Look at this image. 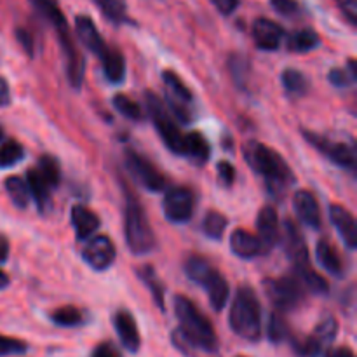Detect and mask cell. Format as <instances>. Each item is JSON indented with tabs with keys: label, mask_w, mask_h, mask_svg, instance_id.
Returning <instances> with one entry per match:
<instances>
[{
	"label": "cell",
	"mask_w": 357,
	"mask_h": 357,
	"mask_svg": "<svg viewBox=\"0 0 357 357\" xmlns=\"http://www.w3.org/2000/svg\"><path fill=\"white\" fill-rule=\"evenodd\" d=\"M173 305L178 323H180V328L171 335L174 347H178L187 356H190L192 351H202L206 354L218 352L220 344L215 328L211 321L195 307V303L187 296L176 295Z\"/></svg>",
	"instance_id": "obj_1"
},
{
	"label": "cell",
	"mask_w": 357,
	"mask_h": 357,
	"mask_svg": "<svg viewBox=\"0 0 357 357\" xmlns=\"http://www.w3.org/2000/svg\"><path fill=\"white\" fill-rule=\"evenodd\" d=\"M244 159L255 173L265 176L267 188L274 197L281 199L282 192L295 181L291 169L275 150L260 142H248L244 145Z\"/></svg>",
	"instance_id": "obj_2"
},
{
	"label": "cell",
	"mask_w": 357,
	"mask_h": 357,
	"mask_svg": "<svg viewBox=\"0 0 357 357\" xmlns=\"http://www.w3.org/2000/svg\"><path fill=\"white\" fill-rule=\"evenodd\" d=\"M229 326L239 338L258 342L261 337V309L258 296L250 286L237 289L229 314Z\"/></svg>",
	"instance_id": "obj_3"
},
{
	"label": "cell",
	"mask_w": 357,
	"mask_h": 357,
	"mask_svg": "<svg viewBox=\"0 0 357 357\" xmlns=\"http://www.w3.org/2000/svg\"><path fill=\"white\" fill-rule=\"evenodd\" d=\"M126 243H128L131 253L143 257L153 251L155 248V234H153L152 225L149 222L145 209L139 202L129 201L126 206Z\"/></svg>",
	"instance_id": "obj_4"
},
{
	"label": "cell",
	"mask_w": 357,
	"mask_h": 357,
	"mask_svg": "<svg viewBox=\"0 0 357 357\" xmlns=\"http://www.w3.org/2000/svg\"><path fill=\"white\" fill-rule=\"evenodd\" d=\"M145 101L146 108H149V115L152 119L153 126H155L157 132H159L160 139L166 143V146L171 152L176 153V155H183L185 135L181 132L176 119L171 115V112L164 107L162 100L155 96L152 91L145 93Z\"/></svg>",
	"instance_id": "obj_5"
},
{
	"label": "cell",
	"mask_w": 357,
	"mask_h": 357,
	"mask_svg": "<svg viewBox=\"0 0 357 357\" xmlns=\"http://www.w3.org/2000/svg\"><path fill=\"white\" fill-rule=\"evenodd\" d=\"M264 289L272 305L281 312L295 310L303 300V286L296 278L286 275L279 279H265Z\"/></svg>",
	"instance_id": "obj_6"
},
{
	"label": "cell",
	"mask_w": 357,
	"mask_h": 357,
	"mask_svg": "<svg viewBox=\"0 0 357 357\" xmlns=\"http://www.w3.org/2000/svg\"><path fill=\"white\" fill-rule=\"evenodd\" d=\"M338 335V321L335 317L328 316L314 328L312 333L303 340L293 342L296 354L300 357H319L323 352L328 351L333 340Z\"/></svg>",
	"instance_id": "obj_7"
},
{
	"label": "cell",
	"mask_w": 357,
	"mask_h": 357,
	"mask_svg": "<svg viewBox=\"0 0 357 357\" xmlns=\"http://www.w3.org/2000/svg\"><path fill=\"white\" fill-rule=\"evenodd\" d=\"M303 138H305L314 149L319 150L323 155H326L328 159L333 160L337 166L345 167V169H356L357 155L354 145L345 142H331V139L310 131H303Z\"/></svg>",
	"instance_id": "obj_8"
},
{
	"label": "cell",
	"mask_w": 357,
	"mask_h": 357,
	"mask_svg": "<svg viewBox=\"0 0 357 357\" xmlns=\"http://www.w3.org/2000/svg\"><path fill=\"white\" fill-rule=\"evenodd\" d=\"M124 162L128 167L129 174L142 185L143 188L150 192H160L166 185L162 173L153 166L152 162L145 159L143 155H139L135 150H126L124 153Z\"/></svg>",
	"instance_id": "obj_9"
},
{
	"label": "cell",
	"mask_w": 357,
	"mask_h": 357,
	"mask_svg": "<svg viewBox=\"0 0 357 357\" xmlns=\"http://www.w3.org/2000/svg\"><path fill=\"white\" fill-rule=\"evenodd\" d=\"M162 211L167 222L187 223L194 215V195L187 187H173L166 192Z\"/></svg>",
	"instance_id": "obj_10"
},
{
	"label": "cell",
	"mask_w": 357,
	"mask_h": 357,
	"mask_svg": "<svg viewBox=\"0 0 357 357\" xmlns=\"http://www.w3.org/2000/svg\"><path fill=\"white\" fill-rule=\"evenodd\" d=\"M117 250L115 244L112 243L110 237L96 236L87 243V246L82 250V258L91 268L94 271H107L114 265Z\"/></svg>",
	"instance_id": "obj_11"
},
{
	"label": "cell",
	"mask_w": 357,
	"mask_h": 357,
	"mask_svg": "<svg viewBox=\"0 0 357 357\" xmlns=\"http://www.w3.org/2000/svg\"><path fill=\"white\" fill-rule=\"evenodd\" d=\"M282 243H284L286 255L293 261L295 268L310 264L305 239L302 237L298 227H296V223L293 220H286L284 225H282Z\"/></svg>",
	"instance_id": "obj_12"
},
{
	"label": "cell",
	"mask_w": 357,
	"mask_h": 357,
	"mask_svg": "<svg viewBox=\"0 0 357 357\" xmlns=\"http://www.w3.org/2000/svg\"><path fill=\"white\" fill-rule=\"evenodd\" d=\"M114 328L117 331V337L121 340L122 347L131 354H136L142 347V337H139L138 324H136L135 317L131 312L121 309L115 312L114 316Z\"/></svg>",
	"instance_id": "obj_13"
},
{
	"label": "cell",
	"mask_w": 357,
	"mask_h": 357,
	"mask_svg": "<svg viewBox=\"0 0 357 357\" xmlns=\"http://www.w3.org/2000/svg\"><path fill=\"white\" fill-rule=\"evenodd\" d=\"M75 33L77 37H79L80 44H82L89 52H94L100 59L103 58V56L107 54L108 49H110L105 44L103 37H101L96 24H94V21L91 20L89 16H84L82 14V16L75 17Z\"/></svg>",
	"instance_id": "obj_14"
},
{
	"label": "cell",
	"mask_w": 357,
	"mask_h": 357,
	"mask_svg": "<svg viewBox=\"0 0 357 357\" xmlns=\"http://www.w3.org/2000/svg\"><path fill=\"white\" fill-rule=\"evenodd\" d=\"M284 28L267 17H258L253 24L255 44L261 51H275L284 38Z\"/></svg>",
	"instance_id": "obj_15"
},
{
	"label": "cell",
	"mask_w": 357,
	"mask_h": 357,
	"mask_svg": "<svg viewBox=\"0 0 357 357\" xmlns=\"http://www.w3.org/2000/svg\"><path fill=\"white\" fill-rule=\"evenodd\" d=\"M330 220L337 232L340 234L342 241L349 250H356L357 248V225L356 218L349 209L344 206L333 204L330 206Z\"/></svg>",
	"instance_id": "obj_16"
},
{
	"label": "cell",
	"mask_w": 357,
	"mask_h": 357,
	"mask_svg": "<svg viewBox=\"0 0 357 357\" xmlns=\"http://www.w3.org/2000/svg\"><path fill=\"white\" fill-rule=\"evenodd\" d=\"M257 229H258V239H260L261 250H271L275 246L279 241V216L274 206H265L257 216Z\"/></svg>",
	"instance_id": "obj_17"
},
{
	"label": "cell",
	"mask_w": 357,
	"mask_h": 357,
	"mask_svg": "<svg viewBox=\"0 0 357 357\" xmlns=\"http://www.w3.org/2000/svg\"><path fill=\"white\" fill-rule=\"evenodd\" d=\"M293 209L298 216L300 223L309 229H319L321 227V211L316 197L309 190H298L293 197Z\"/></svg>",
	"instance_id": "obj_18"
},
{
	"label": "cell",
	"mask_w": 357,
	"mask_h": 357,
	"mask_svg": "<svg viewBox=\"0 0 357 357\" xmlns=\"http://www.w3.org/2000/svg\"><path fill=\"white\" fill-rule=\"evenodd\" d=\"M230 250H232L236 257L243 258V260L257 258L264 251L261 250L260 239L243 229H237L232 232V236H230Z\"/></svg>",
	"instance_id": "obj_19"
},
{
	"label": "cell",
	"mask_w": 357,
	"mask_h": 357,
	"mask_svg": "<svg viewBox=\"0 0 357 357\" xmlns=\"http://www.w3.org/2000/svg\"><path fill=\"white\" fill-rule=\"evenodd\" d=\"M70 218H72V225L79 241L89 239L100 229V218L96 216V213L87 209L86 206H73Z\"/></svg>",
	"instance_id": "obj_20"
},
{
	"label": "cell",
	"mask_w": 357,
	"mask_h": 357,
	"mask_svg": "<svg viewBox=\"0 0 357 357\" xmlns=\"http://www.w3.org/2000/svg\"><path fill=\"white\" fill-rule=\"evenodd\" d=\"M202 288H206V291H208L209 303H211L213 310L222 312L230 298V288L229 282L225 281V278L215 268V272L204 281Z\"/></svg>",
	"instance_id": "obj_21"
},
{
	"label": "cell",
	"mask_w": 357,
	"mask_h": 357,
	"mask_svg": "<svg viewBox=\"0 0 357 357\" xmlns=\"http://www.w3.org/2000/svg\"><path fill=\"white\" fill-rule=\"evenodd\" d=\"M316 258L319 261L321 267L328 272V274L335 275V278H342L344 274V264L338 255V251L331 246L328 241H319L316 248Z\"/></svg>",
	"instance_id": "obj_22"
},
{
	"label": "cell",
	"mask_w": 357,
	"mask_h": 357,
	"mask_svg": "<svg viewBox=\"0 0 357 357\" xmlns=\"http://www.w3.org/2000/svg\"><path fill=\"white\" fill-rule=\"evenodd\" d=\"M183 155L190 157L197 164H204L208 162L209 155H211V145H209V142L201 132L192 131L188 135H185Z\"/></svg>",
	"instance_id": "obj_23"
},
{
	"label": "cell",
	"mask_w": 357,
	"mask_h": 357,
	"mask_svg": "<svg viewBox=\"0 0 357 357\" xmlns=\"http://www.w3.org/2000/svg\"><path fill=\"white\" fill-rule=\"evenodd\" d=\"M103 73L108 82L122 84L126 79V58L117 49H108L107 54L101 58Z\"/></svg>",
	"instance_id": "obj_24"
},
{
	"label": "cell",
	"mask_w": 357,
	"mask_h": 357,
	"mask_svg": "<svg viewBox=\"0 0 357 357\" xmlns=\"http://www.w3.org/2000/svg\"><path fill=\"white\" fill-rule=\"evenodd\" d=\"M296 279L302 282V286H305L309 291L316 293V295H328L330 293V284H328L326 279L323 275L317 274L312 267L309 265H303V267H296Z\"/></svg>",
	"instance_id": "obj_25"
},
{
	"label": "cell",
	"mask_w": 357,
	"mask_h": 357,
	"mask_svg": "<svg viewBox=\"0 0 357 357\" xmlns=\"http://www.w3.org/2000/svg\"><path fill=\"white\" fill-rule=\"evenodd\" d=\"M26 185L30 190V197L35 199L37 208L44 211L49 204V185L44 178L40 176L37 169H28L26 173Z\"/></svg>",
	"instance_id": "obj_26"
},
{
	"label": "cell",
	"mask_w": 357,
	"mask_h": 357,
	"mask_svg": "<svg viewBox=\"0 0 357 357\" xmlns=\"http://www.w3.org/2000/svg\"><path fill=\"white\" fill-rule=\"evenodd\" d=\"M319 45V35L310 28L296 30L288 37V49L291 52H309Z\"/></svg>",
	"instance_id": "obj_27"
},
{
	"label": "cell",
	"mask_w": 357,
	"mask_h": 357,
	"mask_svg": "<svg viewBox=\"0 0 357 357\" xmlns=\"http://www.w3.org/2000/svg\"><path fill=\"white\" fill-rule=\"evenodd\" d=\"M213 272H215V267L206 258L197 257V255H194V257H190L185 261V274L188 275L190 281H194L199 286L204 284V281Z\"/></svg>",
	"instance_id": "obj_28"
},
{
	"label": "cell",
	"mask_w": 357,
	"mask_h": 357,
	"mask_svg": "<svg viewBox=\"0 0 357 357\" xmlns=\"http://www.w3.org/2000/svg\"><path fill=\"white\" fill-rule=\"evenodd\" d=\"M162 80L167 87V96L173 98V100L180 101V103H190L192 101V93L187 86L183 84V80L173 72V70H164L162 72Z\"/></svg>",
	"instance_id": "obj_29"
},
{
	"label": "cell",
	"mask_w": 357,
	"mask_h": 357,
	"mask_svg": "<svg viewBox=\"0 0 357 357\" xmlns=\"http://www.w3.org/2000/svg\"><path fill=\"white\" fill-rule=\"evenodd\" d=\"M3 185H6L7 195L10 197L13 204L20 209L26 208L28 202H30V190H28L26 180L20 176H9Z\"/></svg>",
	"instance_id": "obj_30"
},
{
	"label": "cell",
	"mask_w": 357,
	"mask_h": 357,
	"mask_svg": "<svg viewBox=\"0 0 357 357\" xmlns=\"http://www.w3.org/2000/svg\"><path fill=\"white\" fill-rule=\"evenodd\" d=\"M281 82L284 86V89L289 94H295V96H303V94L309 91V79H307L305 73H302L300 70L295 68H286L281 75Z\"/></svg>",
	"instance_id": "obj_31"
},
{
	"label": "cell",
	"mask_w": 357,
	"mask_h": 357,
	"mask_svg": "<svg viewBox=\"0 0 357 357\" xmlns=\"http://www.w3.org/2000/svg\"><path fill=\"white\" fill-rule=\"evenodd\" d=\"M138 275H139V279L143 281V284H145L146 288L150 289V293H152L153 302H155L157 307H159V309L164 312V309H166V307H164V288H162V282H160L159 278H157L153 267L145 265V267L139 268Z\"/></svg>",
	"instance_id": "obj_32"
},
{
	"label": "cell",
	"mask_w": 357,
	"mask_h": 357,
	"mask_svg": "<svg viewBox=\"0 0 357 357\" xmlns=\"http://www.w3.org/2000/svg\"><path fill=\"white\" fill-rule=\"evenodd\" d=\"M227 225H229V222H227V218L222 213L208 211L204 220H202V232L209 239L220 241L223 237V234H225Z\"/></svg>",
	"instance_id": "obj_33"
},
{
	"label": "cell",
	"mask_w": 357,
	"mask_h": 357,
	"mask_svg": "<svg viewBox=\"0 0 357 357\" xmlns=\"http://www.w3.org/2000/svg\"><path fill=\"white\" fill-rule=\"evenodd\" d=\"M30 3L45 21H49L51 26H56V24L66 21L61 9H59L58 0H30Z\"/></svg>",
	"instance_id": "obj_34"
},
{
	"label": "cell",
	"mask_w": 357,
	"mask_h": 357,
	"mask_svg": "<svg viewBox=\"0 0 357 357\" xmlns=\"http://www.w3.org/2000/svg\"><path fill=\"white\" fill-rule=\"evenodd\" d=\"M51 321L56 324V326L75 328L84 323V316L77 307L66 305V307H61V309L54 310V312L51 314Z\"/></svg>",
	"instance_id": "obj_35"
},
{
	"label": "cell",
	"mask_w": 357,
	"mask_h": 357,
	"mask_svg": "<svg viewBox=\"0 0 357 357\" xmlns=\"http://www.w3.org/2000/svg\"><path fill=\"white\" fill-rule=\"evenodd\" d=\"M267 335L271 344H282L289 338V326L286 323L284 317L279 312H272L268 317V326H267Z\"/></svg>",
	"instance_id": "obj_36"
},
{
	"label": "cell",
	"mask_w": 357,
	"mask_h": 357,
	"mask_svg": "<svg viewBox=\"0 0 357 357\" xmlns=\"http://www.w3.org/2000/svg\"><path fill=\"white\" fill-rule=\"evenodd\" d=\"M38 173L47 181L49 187H58L61 181V167L56 157L52 155H42L38 159Z\"/></svg>",
	"instance_id": "obj_37"
},
{
	"label": "cell",
	"mask_w": 357,
	"mask_h": 357,
	"mask_svg": "<svg viewBox=\"0 0 357 357\" xmlns=\"http://www.w3.org/2000/svg\"><path fill=\"white\" fill-rule=\"evenodd\" d=\"M98 9L103 13L114 23H124L126 21V2L124 0H93Z\"/></svg>",
	"instance_id": "obj_38"
},
{
	"label": "cell",
	"mask_w": 357,
	"mask_h": 357,
	"mask_svg": "<svg viewBox=\"0 0 357 357\" xmlns=\"http://www.w3.org/2000/svg\"><path fill=\"white\" fill-rule=\"evenodd\" d=\"M112 103H114L115 110H117L121 115H124L126 119H131V121H139V119L143 117L142 107H139L135 100H131L129 96H126V94H115L114 100H112Z\"/></svg>",
	"instance_id": "obj_39"
},
{
	"label": "cell",
	"mask_w": 357,
	"mask_h": 357,
	"mask_svg": "<svg viewBox=\"0 0 357 357\" xmlns=\"http://www.w3.org/2000/svg\"><path fill=\"white\" fill-rule=\"evenodd\" d=\"M23 157H24L23 146H21L17 142H14V139H9V142H6L2 146H0V167H2V169L16 166Z\"/></svg>",
	"instance_id": "obj_40"
},
{
	"label": "cell",
	"mask_w": 357,
	"mask_h": 357,
	"mask_svg": "<svg viewBox=\"0 0 357 357\" xmlns=\"http://www.w3.org/2000/svg\"><path fill=\"white\" fill-rule=\"evenodd\" d=\"M229 68L230 73H232V79L236 80L237 86L244 87L248 79V61L246 58L239 54H232L229 59Z\"/></svg>",
	"instance_id": "obj_41"
},
{
	"label": "cell",
	"mask_w": 357,
	"mask_h": 357,
	"mask_svg": "<svg viewBox=\"0 0 357 357\" xmlns=\"http://www.w3.org/2000/svg\"><path fill=\"white\" fill-rule=\"evenodd\" d=\"M28 345L23 340H17V338L3 337L0 335V357L6 356H21L26 354Z\"/></svg>",
	"instance_id": "obj_42"
},
{
	"label": "cell",
	"mask_w": 357,
	"mask_h": 357,
	"mask_svg": "<svg viewBox=\"0 0 357 357\" xmlns=\"http://www.w3.org/2000/svg\"><path fill=\"white\" fill-rule=\"evenodd\" d=\"M216 173H218V181L223 187H232L234 181H236V167H234L229 160L218 162Z\"/></svg>",
	"instance_id": "obj_43"
},
{
	"label": "cell",
	"mask_w": 357,
	"mask_h": 357,
	"mask_svg": "<svg viewBox=\"0 0 357 357\" xmlns=\"http://www.w3.org/2000/svg\"><path fill=\"white\" fill-rule=\"evenodd\" d=\"M16 40L20 42V45L23 47V51L26 52L30 58L35 56V40L33 35L26 30V28H16Z\"/></svg>",
	"instance_id": "obj_44"
},
{
	"label": "cell",
	"mask_w": 357,
	"mask_h": 357,
	"mask_svg": "<svg viewBox=\"0 0 357 357\" xmlns=\"http://www.w3.org/2000/svg\"><path fill=\"white\" fill-rule=\"evenodd\" d=\"M271 6L282 16H295L300 10V3L296 0H271Z\"/></svg>",
	"instance_id": "obj_45"
},
{
	"label": "cell",
	"mask_w": 357,
	"mask_h": 357,
	"mask_svg": "<svg viewBox=\"0 0 357 357\" xmlns=\"http://www.w3.org/2000/svg\"><path fill=\"white\" fill-rule=\"evenodd\" d=\"M338 9L342 10L345 20L356 26L357 24V0H337Z\"/></svg>",
	"instance_id": "obj_46"
},
{
	"label": "cell",
	"mask_w": 357,
	"mask_h": 357,
	"mask_svg": "<svg viewBox=\"0 0 357 357\" xmlns=\"http://www.w3.org/2000/svg\"><path fill=\"white\" fill-rule=\"evenodd\" d=\"M328 80H330L333 86L337 87H347L349 84H352L354 80H352L351 73L347 72V70L344 68H333L330 73H328Z\"/></svg>",
	"instance_id": "obj_47"
},
{
	"label": "cell",
	"mask_w": 357,
	"mask_h": 357,
	"mask_svg": "<svg viewBox=\"0 0 357 357\" xmlns=\"http://www.w3.org/2000/svg\"><path fill=\"white\" fill-rule=\"evenodd\" d=\"M91 357H122L119 349L115 347L112 342H103V344L96 345L91 352Z\"/></svg>",
	"instance_id": "obj_48"
},
{
	"label": "cell",
	"mask_w": 357,
	"mask_h": 357,
	"mask_svg": "<svg viewBox=\"0 0 357 357\" xmlns=\"http://www.w3.org/2000/svg\"><path fill=\"white\" fill-rule=\"evenodd\" d=\"M211 2L216 7V10L222 13L223 16H230L239 7V0H211Z\"/></svg>",
	"instance_id": "obj_49"
},
{
	"label": "cell",
	"mask_w": 357,
	"mask_h": 357,
	"mask_svg": "<svg viewBox=\"0 0 357 357\" xmlns=\"http://www.w3.org/2000/svg\"><path fill=\"white\" fill-rule=\"evenodd\" d=\"M10 103V87L3 77H0V107H7Z\"/></svg>",
	"instance_id": "obj_50"
},
{
	"label": "cell",
	"mask_w": 357,
	"mask_h": 357,
	"mask_svg": "<svg viewBox=\"0 0 357 357\" xmlns=\"http://www.w3.org/2000/svg\"><path fill=\"white\" fill-rule=\"evenodd\" d=\"M324 357H356V354L351 347H338L326 351Z\"/></svg>",
	"instance_id": "obj_51"
},
{
	"label": "cell",
	"mask_w": 357,
	"mask_h": 357,
	"mask_svg": "<svg viewBox=\"0 0 357 357\" xmlns=\"http://www.w3.org/2000/svg\"><path fill=\"white\" fill-rule=\"evenodd\" d=\"M7 257H9V241L0 236V264H6Z\"/></svg>",
	"instance_id": "obj_52"
},
{
	"label": "cell",
	"mask_w": 357,
	"mask_h": 357,
	"mask_svg": "<svg viewBox=\"0 0 357 357\" xmlns=\"http://www.w3.org/2000/svg\"><path fill=\"white\" fill-rule=\"evenodd\" d=\"M347 72L351 73L352 80H357V65L354 59H349V66H347Z\"/></svg>",
	"instance_id": "obj_53"
},
{
	"label": "cell",
	"mask_w": 357,
	"mask_h": 357,
	"mask_svg": "<svg viewBox=\"0 0 357 357\" xmlns=\"http://www.w3.org/2000/svg\"><path fill=\"white\" fill-rule=\"evenodd\" d=\"M9 282H10L9 275H7L3 271H0V289H6L7 286H9Z\"/></svg>",
	"instance_id": "obj_54"
},
{
	"label": "cell",
	"mask_w": 357,
	"mask_h": 357,
	"mask_svg": "<svg viewBox=\"0 0 357 357\" xmlns=\"http://www.w3.org/2000/svg\"><path fill=\"white\" fill-rule=\"evenodd\" d=\"M3 139V129H2V126H0V142H2Z\"/></svg>",
	"instance_id": "obj_55"
},
{
	"label": "cell",
	"mask_w": 357,
	"mask_h": 357,
	"mask_svg": "<svg viewBox=\"0 0 357 357\" xmlns=\"http://www.w3.org/2000/svg\"><path fill=\"white\" fill-rule=\"evenodd\" d=\"M239 357H241V356H239Z\"/></svg>",
	"instance_id": "obj_56"
}]
</instances>
